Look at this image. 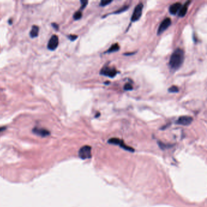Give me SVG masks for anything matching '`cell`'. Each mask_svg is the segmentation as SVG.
Here are the masks:
<instances>
[{"mask_svg": "<svg viewBox=\"0 0 207 207\" xmlns=\"http://www.w3.org/2000/svg\"><path fill=\"white\" fill-rule=\"evenodd\" d=\"M183 60L184 52L182 49L177 48L175 49L171 56L169 65L172 69L177 70L182 65Z\"/></svg>", "mask_w": 207, "mask_h": 207, "instance_id": "obj_1", "label": "cell"}, {"mask_svg": "<svg viewBox=\"0 0 207 207\" xmlns=\"http://www.w3.org/2000/svg\"><path fill=\"white\" fill-rule=\"evenodd\" d=\"M117 71L114 67H111L109 66H105L103 67L102 70L100 71V74L109 76L110 78H114L117 74Z\"/></svg>", "mask_w": 207, "mask_h": 207, "instance_id": "obj_2", "label": "cell"}, {"mask_svg": "<svg viewBox=\"0 0 207 207\" xmlns=\"http://www.w3.org/2000/svg\"><path fill=\"white\" fill-rule=\"evenodd\" d=\"M78 156L82 159H88L91 157V147L86 145L82 147L78 151Z\"/></svg>", "mask_w": 207, "mask_h": 207, "instance_id": "obj_3", "label": "cell"}, {"mask_svg": "<svg viewBox=\"0 0 207 207\" xmlns=\"http://www.w3.org/2000/svg\"><path fill=\"white\" fill-rule=\"evenodd\" d=\"M143 5L142 3H138L137 6L135 7L134 12L133 13V15L131 16V21L135 22L138 21L140 18L142 14Z\"/></svg>", "mask_w": 207, "mask_h": 207, "instance_id": "obj_4", "label": "cell"}, {"mask_svg": "<svg viewBox=\"0 0 207 207\" xmlns=\"http://www.w3.org/2000/svg\"><path fill=\"white\" fill-rule=\"evenodd\" d=\"M108 143H111V144H113V145H119L120 146L121 148H122L123 149L128 151H131V152H134V150L133 148L129 147L127 145H126L125 143L120 140L119 138H110L109 140H108Z\"/></svg>", "mask_w": 207, "mask_h": 207, "instance_id": "obj_5", "label": "cell"}, {"mask_svg": "<svg viewBox=\"0 0 207 207\" xmlns=\"http://www.w3.org/2000/svg\"><path fill=\"white\" fill-rule=\"evenodd\" d=\"M171 24V20L169 18H166L162 22H161L160 24L158 30H157V35H160L162 34L163 32L166 30L168 27Z\"/></svg>", "mask_w": 207, "mask_h": 207, "instance_id": "obj_6", "label": "cell"}, {"mask_svg": "<svg viewBox=\"0 0 207 207\" xmlns=\"http://www.w3.org/2000/svg\"><path fill=\"white\" fill-rule=\"evenodd\" d=\"M58 44H59V40H58V36L53 35L49 40L47 44V48L51 51H54L58 47Z\"/></svg>", "mask_w": 207, "mask_h": 207, "instance_id": "obj_7", "label": "cell"}, {"mask_svg": "<svg viewBox=\"0 0 207 207\" xmlns=\"http://www.w3.org/2000/svg\"><path fill=\"white\" fill-rule=\"evenodd\" d=\"M193 120V119L190 116H181L175 121V123L177 125H181L183 126L190 125Z\"/></svg>", "mask_w": 207, "mask_h": 207, "instance_id": "obj_8", "label": "cell"}, {"mask_svg": "<svg viewBox=\"0 0 207 207\" xmlns=\"http://www.w3.org/2000/svg\"><path fill=\"white\" fill-rule=\"evenodd\" d=\"M182 7V4L181 3H175L170 6L169 11L171 14L175 15L177 12H179V10Z\"/></svg>", "mask_w": 207, "mask_h": 207, "instance_id": "obj_9", "label": "cell"}, {"mask_svg": "<svg viewBox=\"0 0 207 207\" xmlns=\"http://www.w3.org/2000/svg\"><path fill=\"white\" fill-rule=\"evenodd\" d=\"M33 132L35 134H37V135H38V136H42V137H46L50 134V132H49L48 130L43 129V128H35L33 129Z\"/></svg>", "mask_w": 207, "mask_h": 207, "instance_id": "obj_10", "label": "cell"}, {"mask_svg": "<svg viewBox=\"0 0 207 207\" xmlns=\"http://www.w3.org/2000/svg\"><path fill=\"white\" fill-rule=\"evenodd\" d=\"M190 3H191V1H187L183 6H182L181 9L179 10V11L178 12V15L180 17H183L185 16V15L187 13V11H188V6Z\"/></svg>", "mask_w": 207, "mask_h": 207, "instance_id": "obj_11", "label": "cell"}, {"mask_svg": "<svg viewBox=\"0 0 207 207\" xmlns=\"http://www.w3.org/2000/svg\"><path fill=\"white\" fill-rule=\"evenodd\" d=\"M38 32H39L38 26H33L32 28V29H31V30H30V37L32 38L37 37L38 36Z\"/></svg>", "mask_w": 207, "mask_h": 207, "instance_id": "obj_12", "label": "cell"}, {"mask_svg": "<svg viewBox=\"0 0 207 207\" xmlns=\"http://www.w3.org/2000/svg\"><path fill=\"white\" fill-rule=\"evenodd\" d=\"M119 49H120L119 45L117 43H114L109 47L108 50L105 52V53H112V52H117L118 51H119Z\"/></svg>", "mask_w": 207, "mask_h": 207, "instance_id": "obj_13", "label": "cell"}, {"mask_svg": "<svg viewBox=\"0 0 207 207\" xmlns=\"http://www.w3.org/2000/svg\"><path fill=\"white\" fill-rule=\"evenodd\" d=\"M128 8H129V6H128L125 5V6H123L121 8L119 9H118L117 11L114 12V13H115V14H119V13H122V12H123L125 11H127L128 9Z\"/></svg>", "mask_w": 207, "mask_h": 207, "instance_id": "obj_14", "label": "cell"}, {"mask_svg": "<svg viewBox=\"0 0 207 207\" xmlns=\"http://www.w3.org/2000/svg\"><path fill=\"white\" fill-rule=\"evenodd\" d=\"M168 91L171 93H176L179 91V89L176 86H172L168 89Z\"/></svg>", "mask_w": 207, "mask_h": 207, "instance_id": "obj_15", "label": "cell"}, {"mask_svg": "<svg viewBox=\"0 0 207 207\" xmlns=\"http://www.w3.org/2000/svg\"><path fill=\"white\" fill-rule=\"evenodd\" d=\"M74 19L75 20H80L81 18L82 17V13L81 11H77L76 12L74 15Z\"/></svg>", "mask_w": 207, "mask_h": 207, "instance_id": "obj_16", "label": "cell"}, {"mask_svg": "<svg viewBox=\"0 0 207 207\" xmlns=\"http://www.w3.org/2000/svg\"><path fill=\"white\" fill-rule=\"evenodd\" d=\"M112 2V0H102L100 3V6H106Z\"/></svg>", "mask_w": 207, "mask_h": 207, "instance_id": "obj_17", "label": "cell"}, {"mask_svg": "<svg viewBox=\"0 0 207 207\" xmlns=\"http://www.w3.org/2000/svg\"><path fill=\"white\" fill-rule=\"evenodd\" d=\"M124 89L125 91H131L133 89V86L131 83H127L124 86Z\"/></svg>", "mask_w": 207, "mask_h": 207, "instance_id": "obj_18", "label": "cell"}, {"mask_svg": "<svg viewBox=\"0 0 207 207\" xmlns=\"http://www.w3.org/2000/svg\"><path fill=\"white\" fill-rule=\"evenodd\" d=\"M80 2H81V4H82V6H81V7H80V10H83L84 8L86 7L87 4L88 3V1H86V0H82Z\"/></svg>", "mask_w": 207, "mask_h": 207, "instance_id": "obj_19", "label": "cell"}, {"mask_svg": "<svg viewBox=\"0 0 207 207\" xmlns=\"http://www.w3.org/2000/svg\"><path fill=\"white\" fill-rule=\"evenodd\" d=\"M78 36L76 35H70L68 38L71 40V41H74V40H75L76 38H77Z\"/></svg>", "mask_w": 207, "mask_h": 207, "instance_id": "obj_20", "label": "cell"}, {"mask_svg": "<svg viewBox=\"0 0 207 207\" xmlns=\"http://www.w3.org/2000/svg\"><path fill=\"white\" fill-rule=\"evenodd\" d=\"M52 26H53V27H54V28H55L57 30L58 29V26L57 24H55V23H53V24H52Z\"/></svg>", "mask_w": 207, "mask_h": 207, "instance_id": "obj_21", "label": "cell"}, {"mask_svg": "<svg viewBox=\"0 0 207 207\" xmlns=\"http://www.w3.org/2000/svg\"><path fill=\"white\" fill-rule=\"evenodd\" d=\"M100 115V113H97V114L95 116V117H98L99 116V115Z\"/></svg>", "mask_w": 207, "mask_h": 207, "instance_id": "obj_22", "label": "cell"}]
</instances>
